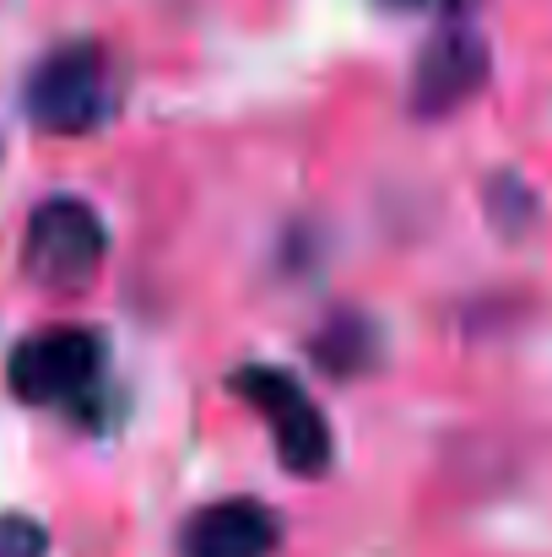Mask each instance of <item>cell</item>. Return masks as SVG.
<instances>
[{
	"instance_id": "52a82bcc",
	"label": "cell",
	"mask_w": 552,
	"mask_h": 557,
	"mask_svg": "<svg viewBox=\"0 0 552 557\" xmlns=\"http://www.w3.org/2000/svg\"><path fill=\"white\" fill-rule=\"evenodd\" d=\"M49 536L27 515H0V557H44Z\"/></svg>"
},
{
	"instance_id": "6da1fadb",
	"label": "cell",
	"mask_w": 552,
	"mask_h": 557,
	"mask_svg": "<svg viewBox=\"0 0 552 557\" xmlns=\"http://www.w3.org/2000/svg\"><path fill=\"white\" fill-rule=\"evenodd\" d=\"M109 109H114V71L98 44L54 49L27 82V114L38 131L82 136V131H98Z\"/></svg>"
},
{
	"instance_id": "3957f363",
	"label": "cell",
	"mask_w": 552,
	"mask_h": 557,
	"mask_svg": "<svg viewBox=\"0 0 552 557\" xmlns=\"http://www.w3.org/2000/svg\"><path fill=\"white\" fill-rule=\"evenodd\" d=\"M233 395H244L277 438V455L293 476H320L331 466V428L320 417V406L309 400V389L282 369H238L233 373Z\"/></svg>"
},
{
	"instance_id": "5b68a950",
	"label": "cell",
	"mask_w": 552,
	"mask_h": 557,
	"mask_svg": "<svg viewBox=\"0 0 552 557\" xmlns=\"http://www.w3.org/2000/svg\"><path fill=\"white\" fill-rule=\"evenodd\" d=\"M488 76V44L477 27L450 22L444 33H433V44L417 60V87H412V109L417 114H450L455 103H466Z\"/></svg>"
},
{
	"instance_id": "8992f818",
	"label": "cell",
	"mask_w": 552,
	"mask_h": 557,
	"mask_svg": "<svg viewBox=\"0 0 552 557\" xmlns=\"http://www.w3.org/2000/svg\"><path fill=\"white\" fill-rule=\"evenodd\" d=\"M277 515L255 498H222L200 509L180 536L184 557H271L277 553Z\"/></svg>"
},
{
	"instance_id": "277c9868",
	"label": "cell",
	"mask_w": 552,
	"mask_h": 557,
	"mask_svg": "<svg viewBox=\"0 0 552 557\" xmlns=\"http://www.w3.org/2000/svg\"><path fill=\"white\" fill-rule=\"evenodd\" d=\"M103 369V342L82 325H54L11 352V389L27 406H60L76 400L98 384Z\"/></svg>"
},
{
	"instance_id": "7a4b0ae2",
	"label": "cell",
	"mask_w": 552,
	"mask_h": 557,
	"mask_svg": "<svg viewBox=\"0 0 552 557\" xmlns=\"http://www.w3.org/2000/svg\"><path fill=\"white\" fill-rule=\"evenodd\" d=\"M103 249H109V238H103L98 211H93L87 200L60 195V200H44V206L33 211L22 265H27V276H33L38 287H49V293H82V287L98 276Z\"/></svg>"
}]
</instances>
